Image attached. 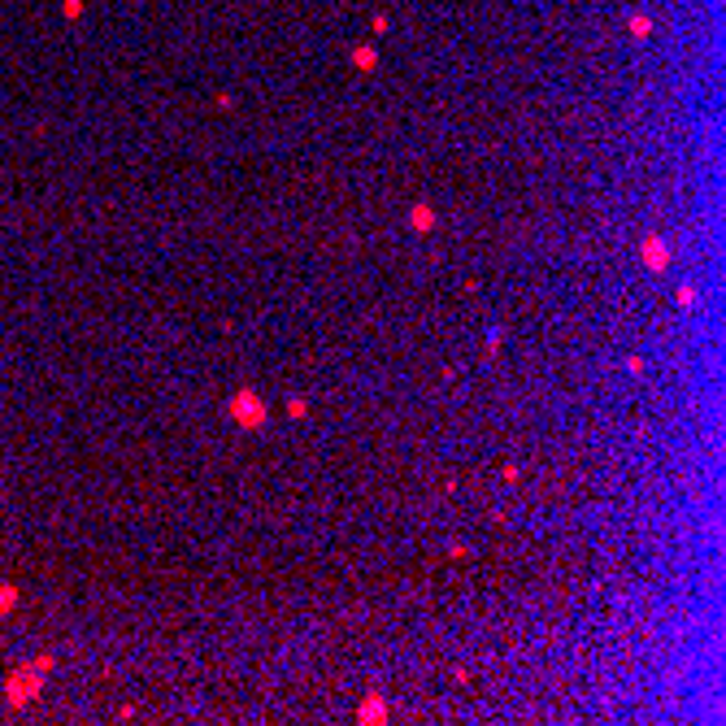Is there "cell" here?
<instances>
[{
	"instance_id": "cell-1",
	"label": "cell",
	"mask_w": 726,
	"mask_h": 726,
	"mask_svg": "<svg viewBox=\"0 0 726 726\" xmlns=\"http://www.w3.org/2000/svg\"><path fill=\"white\" fill-rule=\"evenodd\" d=\"M39 674H44V670H39L35 661H31L27 670H18V674H13V679L5 683V696H9V705H18V709H22V705H31V696L39 691Z\"/></svg>"
},
{
	"instance_id": "cell-2",
	"label": "cell",
	"mask_w": 726,
	"mask_h": 726,
	"mask_svg": "<svg viewBox=\"0 0 726 726\" xmlns=\"http://www.w3.org/2000/svg\"><path fill=\"white\" fill-rule=\"evenodd\" d=\"M265 405H261V396L257 392H239L235 400H231V418L239 422V427H265Z\"/></svg>"
},
{
	"instance_id": "cell-3",
	"label": "cell",
	"mask_w": 726,
	"mask_h": 726,
	"mask_svg": "<svg viewBox=\"0 0 726 726\" xmlns=\"http://www.w3.org/2000/svg\"><path fill=\"white\" fill-rule=\"evenodd\" d=\"M639 257H644V265H648V270H665V261H670V244H665L661 235H648V239L639 244Z\"/></svg>"
},
{
	"instance_id": "cell-4",
	"label": "cell",
	"mask_w": 726,
	"mask_h": 726,
	"mask_svg": "<svg viewBox=\"0 0 726 726\" xmlns=\"http://www.w3.org/2000/svg\"><path fill=\"white\" fill-rule=\"evenodd\" d=\"M409 222H413V231H431V227H435V209H431V205H418V209L409 213Z\"/></svg>"
},
{
	"instance_id": "cell-5",
	"label": "cell",
	"mask_w": 726,
	"mask_h": 726,
	"mask_svg": "<svg viewBox=\"0 0 726 726\" xmlns=\"http://www.w3.org/2000/svg\"><path fill=\"white\" fill-rule=\"evenodd\" d=\"M383 709H387L383 700H365V705L357 709V718H361V722H383Z\"/></svg>"
},
{
	"instance_id": "cell-6",
	"label": "cell",
	"mask_w": 726,
	"mask_h": 726,
	"mask_svg": "<svg viewBox=\"0 0 726 726\" xmlns=\"http://www.w3.org/2000/svg\"><path fill=\"white\" fill-rule=\"evenodd\" d=\"M18 605V587L13 583H5V587H0V613H9Z\"/></svg>"
}]
</instances>
